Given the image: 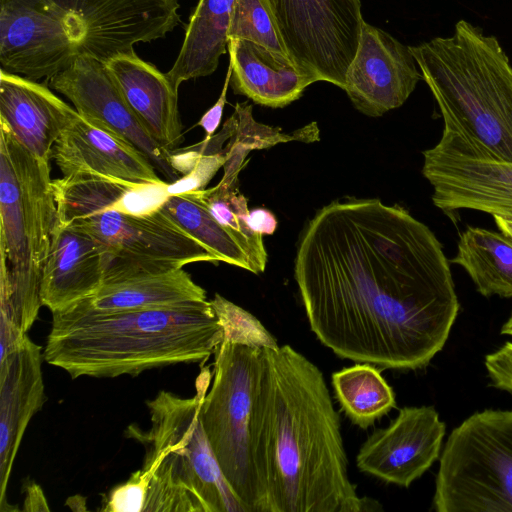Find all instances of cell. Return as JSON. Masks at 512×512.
I'll list each match as a JSON object with an SVG mask.
<instances>
[{"label":"cell","mask_w":512,"mask_h":512,"mask_svg":"<svg viewBox=\"0 0 512 512\" xmlns=\"http://www.w3.org/2000/svg\"><path fill=\"white\" fill-rule=\"evenodd\" d=\"M294 278L308 323L334 354L386 369L426 366L459 302L434 233L399 205L336 200L308 222Z\"/></svg>","instance_id":"1"},{"label":"cell","mask_w":512,"mask_h":512,"mask_svg":"<svg viewBox=\"0 0 512 512\" xmlns=\"http://www.w3.org/2000/svg\"><path fill=\"white\" fill-rule=\"evenodd\" d=\"M264 349L251 422L264 512L379 511L350 481L340 417L321 370L290 345Z\"/></svg>","instance_id":"2"},{"label":"cell","mask_w":512,"mask_h":512,"mask_svg":"<svg viewBox=\"0 0 512 512\" xmlns=\"http://www.w3.org/2000/svg\"><path fill=\"white\" fill-rule=\"evenodd\" d=\"M222 340V325L208 299L128 310H98L84 299L52 313L43 357L73 379L137 376L204 363Z\"/></svg>","instance_id":"3"},{"label":"cell","mask_w":512,"mask_h":512,"mask_svg":"<svg viewBox=\"0 0 512 512\" xmlns=\"http://www.w3.org/2000/svg\"><path fill=\"white\" fill-rule=\"evenodd\" d=\"M179 0H0V51L13 73L46 81L80 56L102 62L165 38Z\"/></svg>","instance_id":"4"},{"label":"cell","mask_w":512,"mask_h":512,"mask_svg":"<svg viewBox=\"0 0 512 512\" xmlns=\"http://www.w3.org/2000/svg\"><path fill=\"white\" fill-rule=\"evenodd\" d=\"M57 223L50 161L28 151L0 123V359L35 322Z\"/></svg>","instance_id":"5"},{"label":"cell","mask_w":512,"mask_h":512,"mask_svg":"<svg viewBox=\"0 0 512 512\" xmlns=\"http://www.w3.org/2000/svg\"><path fill=\"white\" fill-rule=\"evenodd\" d=\"M409 47L444 125L512 164V65L498 39L460 20L451 36Z\"/></svg>","instance_id":"6"},{"label":"cell","mask_w":512,"mask_h":512,"mask_svg":"<svg viewBox=\"0 0 512 512\" xmlns=\"http://www.w3.org/2000/svg\"><path fill=\"white\" fill-rule=\"evenodd\" d=\"M212 379L203 367L196 394L182 398L160 391L146 401L150 427L127 428L145 448L141 472L148 481L144 511L247 512L231 490L203 429L201 404Z\"/></svg>","instance_id":"7"},{"label":"cell","mask_w":512,"mask_h":512,"mask_svg":"<svg viewBox=\"0 0 512 512\" xmlns=\"http://www.w3.org/2000/svg\"><path fill=\"white\" fill-rule=\"evenodd\" d=\"M265 363L264 348L223 338L214 351L211 388L200 412L222 474L247 512H264L251 422Z\"/></svg>","instance_id":"8"},{"label":"cell","mask_w":512,"mask_h":512,"mask_svg":"<svg viewBox=\"0 0 512 512\" xmlns=\"http://www.w3.org/2000/svg\"><path fill=\"white\" fill-rule=\"evenodd\" d=\"M437 512H512V411L477 412L452 430L440 455Z\"/></svg>","instance_id":"9"},{"label":"cell","mask_w":512,"mask_h":512,"mask_svg":"<svg viewBox=\"0 0 512 512\" xmlns=\"http://www.w3.org/2000/svg\"><path fill=\"white\" fill-rule=\"evenodd\" d=\"M66 225L87 232L101 245L105 254L103 283L194 262H218L162 206L143 213L95 209Z\"/></svg>","instance_id":"10"},{"label":"cell","mask_w":512,"mask_h":512,"mask_svg":"<svg viewBox=\"0 0 512 512\" xmlns=\"http://www.w3.org/2000/svg\"><path fill=\"white\" fill-rule=\"evenodd\" d=\"M295 67L344 90L364 19L360 0H267Z\"/></svg>","instance_id":"11"},{"label":"cell","mask_w":512,"mask_h":512,"mask_svg":"<svg viewBox=\"0 0 512 512\" xmlns=\"http://www.w3.org/2000/svg\"><path fill=\"white\" fill-rule=\"evenodd\" d=\"M423 156L422 173L433 187L437 208L447 214L471 209L512 219L511 163L493 157L449 125Z\"/></svg>","instance_id":"12"},{"label":"cell","mask_w":512,"mask_h":512,"mask_svg":"<svg viewBox=\"0 0 512 512\" xmlns=\"http://www.w3.org/2000/svg\"><path fill=\"white\" fill-rule=\"evenodd\" d=\"M46 83L69 99L83 119L141 151L165 180L174 182L181 177L174 167L173 153L153 138L104 62L80 56Z\"/></svg>","instance_id":"13"},{"label":"cell","mask_w":512,"mask_h":512,"mask_svg":"<svg viewBox=\"0 0 512 512\" xmlns=\"http://www.w3.org/2000/svg\"><path fill=\"white\" fill-rule=\"evenodd\" d=\"M444 435L445 424L432 406L403 407L361 445L356 466L386 483L409 487L438 459Z\"/></svg>","instance_id":"14"},{"label":"cell","mask_w":512,"mask_h":512,"mask_svg":"<svg viewBox=\"0 0 512 512\" xmlns=\"http://www.w3.org/2000/svg\"><path fill=\"white\" fill-rule=\"evenodd\" d=\"M422 79L409 46L364 21L345 79L354 107L370 117L402 106Z\"/></svg>","instance_id":"15"},{"label":"cell","mask_w":512,"mask_h":512,"mask_svg":"<svg viewBox=\"0 0 512 512\" xmlns=\"http://www.w3.org/2000/svg\"><path fill=\"white\" fill-rule=\"evenodd\" d=\"M42 349L28 336L0 359V510L16 455L32 417L45 402Z\"/></svg>","instance_id":"16"},{"label":"cell","mask_w":512,"mask_h":512,"mask_svg":"<svg viewBox=\"0 0 512 512\" xmlns=\"http://www.w3.org/2000/svg\"><path fill=\"white\" fill-rule=\"evenodd\" d=\"M51 159L63 176L90 173L137 184L167 182L141 151L79 114L55 142Z\"/></svg>","instance_id":"17"},{"label":"cell","mask_w":512,"mask_h":512,"mask_svg":"<svg viewBox=\"0 0 512 512\" xmlns=\"http://www.w3.org/2000/svg\"><path fill=\"white\" fill-rule=\"evenodd\" d=\"M77 115L46 82L0 69V123L36 157L51 160L55 142Z\"/></svg>","instance_id":"18"},{"label":"cell","mask_w":512,"mask_h":512,"mask_svg":"<svg viewBox=\"0 0 512 512\" xmlns=\"http://www.w3.org/2000/svg\"><path fill=\"white\" fill-rule=\"evenodd\" d=\"M105 273V254L87 232L56 223L41 282V301L52 313L94 295Z\"/></svg>","instance_id":"19"},{"label":"cell","mask_w":512,"mask_h":512,"mask_svg":"<svg viewBox=\"0 0 512 512\" xmlns=\"http://www.w3.org/2000/svg\"><path fill=\"white\" fill-rule=\"evenodd\" d=\"M105 65L153 138L166 150L176 151L185 137L178 109V90L167 74L141 59L135 51L117 55Z\"/></svg>","instance_id":"20"},{"label":"cell","mask_w":512,"mask_h":512,"mask_svg":"<svg viewBox=\"0 0 512 512\" xmlns=\"http://www.w3.org/2000/svg\"><path fill=\"white\" fill-rule=\"evenodd\" d=\"M168 182L137 184L98 174L75 173L52 180L57 222L68 224L88 211L115 209L143 213L162 206Z\"/></svg>","instance_id":"21"},{"label":"cell","mask_w":512,"mask_h":512,"mask_svg":"<svg viewBox=\"0 0 512 512\" xmlns=\"http://www.w3.org/2000/svg\"><path fill=\"white\" fill-rule=\"evenodd\" d=\"M232 65L230 86L237 95L270 108H282L299 99L314 81L294 64L283 61L264 47L246 40L228 43Z\"/></svg>","instance_id":"22"},{"label":"cell","mask_w":512,"mask_h":512,"mask_svg":"<svg viewBox=\"0 0 512 512\" xmlns=\"http://www.w3.org/2000/svg\"><path fill=\"white\" fill-rule=\"evenodd\" d=\"M236 0H198L185 28L178 56L166 73L175 89L209 76L228 52V31Z\"/></svg>","instance_id":"23"},{"label":"cell","mask_w":512,"mask_h":512,"mask_svg":"<svg viewBox=\"0 0 512 512\" xmlns=\"http://www.w3.org/2000/svg\"><path fill=\"white\" fill-rule=\"evenodd\" d=\"M98 310L156 308L207 300L206 291L182 268L146 272L104 282L85 299Z\"/></svg>","instance_id":"24"},{"label":"cell","mask_w":512,"mask_h":512,"mask_svg":"<svg viewBox=\"0 0 512 512\" xmlns=\"http://www.w3.org/2000/svg\"><path fill=\"white\" fill-rule=\"evenodd\" d=\"M163 210L191 237L206 248L218 262H225L262 273L266 263L210 212L196 191L171 194L162 204Z\"/></svg>","instance_id":"25"},{"label":"cell","mask_w":512,"mask_h":512,"mask_svg":"<svg viewBox=\"0 0 512 512\" xmlns=\"http://www.w3.org/2000/svg\"><path fill=\"white\" fill-rule=\"evenodd\" d=\"M451 263L465 269L483 296L512 298V239L503 233L468 227Z\"/></svg>","instance_id":"26"},{"label":"cell","mask_w":512,"mask_h":512,"mask_svg":"<svg viewBox=\"0 0 512 512\" xmlns=\"http://www.w3.org/2000/svg\"><path fill=\"white\" fill-rule=\"evenodd\" d=\"M334 395L350 421L367 429L396 406L391 386L370 363H356L332 374Z\"/></svg>","instance_id":"27"},{"label":"cell","mask_w":512,"mask_h":512,"mask_svg":"<svg viewBox=\"0 0 512 512\" xmlns=\"http://www.w3.org/2000/svg\"><path fill=\"white\" fill-rule=\"evenodd\" d=\"M235 130L225 149L224 174L218 184L230 187L238 185V175L244 167L248 153L256 149L270 148L276 144L293 140L311 142L318 139L316 123H311L293 134L280 128L257 122L248 102L236 103L234 107Z\"/></svg>","instance_id":"28"},{"label":"cell","mask_w":512,"mask_h":512,"mask_svg":"<svg viewBox=\"0 0 512 512\" xmlns=\"http://www.w3.org/2000/svg\"><path fill=\"white\" fill-rule=\"evenodd\" d=\"M213 216L234 233L262 262L267 263V252L262 234L255 232L248 223L247 199L238 190V185L225 187L217 184L208 189L196 190Z\"/></svg>","instance_id":"29"},{"label":"cell","mask_w":512,"mask_h":512,"mask_svg":"<svg viewBox=\"0 0 512 512\" xmlns=\"http://www.w3.org/2000/svg\"><path fill=\"white\" fill-rule=\"evenodd\" d=\"M228 39L253 42L264 47L277 58L293 64L282 42L267 0H236Z\"/></svg>","instance_id":"30"},{"label":"cell","mask_w":512,"mask_h":512,"mask_svg":"<svg viewBox=\"0 0 512 512\" xmlns=\"http://www.w3.org/2000/svg\"><path fill=\"white\" fill-rule=\"evenodd\" d=\"M211 305L223 328V338L248 345L277 349L276 339L251 313L215 294Z\"/></svg>","instance_id":"31"},{"label":"cell","mask_w":512,"mask_h":512,"mask_svg":"<svg viewBox=\"0 0 512 512\" xmlns=\"http://www.w3.org/2000/svg\"><path fill=\"white\" fill-rule=\"evenodd\" d=\"M148 481L137 470L127 481L114 487L107 498L103 511L110 512H142L147 496Z\"/></svg>","instance_id":"32"},{"label":"cell","mask_w":512,"mask_h":512,"mask_svg":"<svg viewBox=\"0 0 512 512\" xmlns=\"http://www.w3.org/2000/svg\"><path fill=\"white\" fill-rule=\"evenodd\" d=\"M203 153V152H202ZM226 161L225 149L219 152H205L193 169L178 180L168 183L169 195L205 189L210 179Z\"/></svg>","instance_id":"33"},{"label":"cell","mask_w":512,"mask_h":512,"mask_svg":"<svg viewBox=\"0 0 512 512\" xmlns=\"http://www.w3.org/2000/svg\"><path fill=\"white\" fill-rule=\"evenodd\" d=\"M485 367L494 387L512 393V342L488 354Z\"/></svg>","instance_id":"34"},{"label":"cell","mask_w":512,"mask_h":512,"mask_svg":"<svg viewBox=\"0 0 512 512\" xmlns=\"http://www.w3.org/2000/svg\"><path fill=\"white\" fill-rule=\"evenodd\" d=\"M231 75L232 65L229 62L225 81L219 98L217 99L215 104L203 114V116L197 123V125L201 126L206 133L204 140H209L214 135V132L216 131L220 124L224 106L227 102V91L230 85Z\"/></svg>","instance_id":"35"},{"label":"cell","mask_w":512,"mask_h":512,"mask_svg":"<svg viewBox=\"0 0 512 512\" xmlns=\"http://www.w3.org/2000/svg\"><path fill=\"white\" fill-rule=\"evenodd\" d=\"M248 223L257 233L271 235L277 227L276 217L272 212L264 208H256L250 211Z\"/></svg>","instance_id":"36"},{"label":"cell","mask_w":512,"mask_h":512,"mask_svg":"<svg viewBox=\"0 0 512 512\" xmlns=\"http://www.w3.org/2000/svg\"><path fill=\"white\" fill-rule=\"evenodd\" d=\"M24 510L38 511L49 510L47 501L42 492V489L35 483L31 482L26 486V495L24 499Z\"/></svg>","instance_id":"37"},{"label":"cell","mask_w":512,"mask_h":512,"mask_svg":"<svg viewBox=\"0 0 512 512\" xmlns=\"http://www.w3.org/2000/svg\"><path fill=\"white\" fill-rule=\"evenodd\" d=\"M493 218L500 232L512 239V219L498 215Z\"/></svg>","instance_id":"38"},{"label":"cell","mask_w":512,"mask_h":512,"mask_svg":"<svg viewBox=\"0 0 512 512\" xmlns=\"http://www.w3.org/2000/svg\"><path fill=\"white\" fill-rule=\"evenodd\" d=\"M501 333L512 336V314L506 323L502 326Z\"/></svg>","instance_id":"39"}]
</instances>
